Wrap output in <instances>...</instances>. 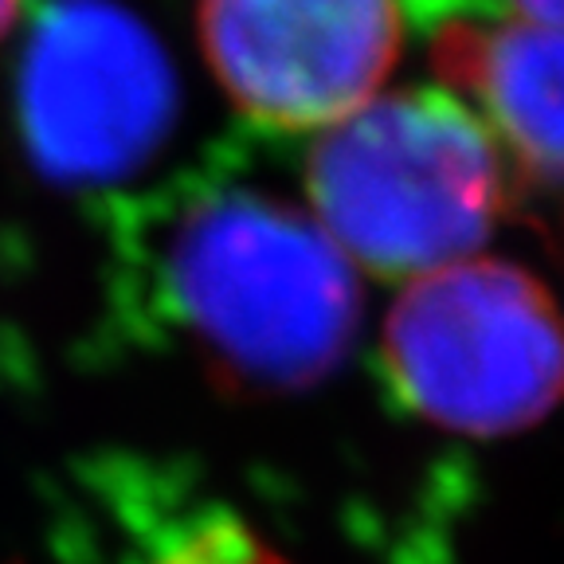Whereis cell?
I'll return each instance as SVG.
<instances>
[{"label":"cell","mask_w":564,"mask_h":564,"mask_svg":"<svg viewBox=\"0 0 564 564\" xmlns=\"http://www.w3.org/2000/svg\"><path fill=\"white\" fill-rule=\"evenodd\" d=\"M196 44L247 122L322 133L388 90L404 12L397 0H196Z\"/></svg>","instance_id":"4"},{"label":"cell","mask_w":564,"mask_h":564,"mask_svg":"<svg viewBox=\"0 0 564 564\" xmlns=\"http://www.w3.org/2000/svg\"><path fill=\"white\" fill-rule=\"evenodd\" d=\"M513 161L455 90H380L314 133L310 220L357 274L408 282L494 239Z\"/></svg>","instance_id":"1"},{"label":"cell","mask_w":564,"mask_h":564,"mask_svg":"<svg viewBox=\"0 0 564 564\" xmlns=\"http://www.w3.org/2000/svg\"><path fill=\"white\" fill-rule=\"evenodd\" d=\"M447 90L490 126L521 169L564 176V32L525 17L451 24L435 40Z\"/></svg>","instance_id":"5"},{"label":"cell","mask_w":564,"mask_h":564,"mask_svg":"<svg viewBox=\"0 0 564 564\" xmlns=\"http://www.w3.org/2000/svg\"><path fill=\"white\" fill-rule=\"evenodd\" d=\"M173 291L216 369L271 392L334 372L361 317L357 271L310 212L243 193L185 220Z\"/></svg>","instance_id":"2"},{"label":"cell","mask_w":564,"mask_h":564,"mask_svg":"<svg viewBox=\"0 0 564 564\" xmlns=\"http://www.w3.org/2000/svg\"><path fill=\"white\" fill-rule=\"evenodd\" d=\"M158 564H291L282 553H274L259 533L236 518H212L188 538H181L173 549L158 556Z\"/></svg>","instance_id":"7"},{"label":"cell","mask_w":564,"mask_h":564,"mask_svg":"<svg viewBox=\"0 0 564 564\" xmlns=\"http://www.w3.org/2000/svg\"><path fill=\"white\" fill-rule=\"evenodd\" d=\"M20 9H24V0H0V35H4L12 24H17Z\"/></svg>","instance_id":"9"},{"label":"cell","mask_w":564,"mask_h":564,"mask_svg":"<svg viewBox=\"0 0 564 564\" xmlns=\"http://www.w3.org/2000/svg\"><path fill=\"white\" fill-rule=\"evenodd\" d=\"M513 12L564 32V0H513Z\"/></svg>","instance_id":"8"},{"label":"cell","mask_w":564,"mask_h":564,"mask_svg":"<svg viewBox=\"0 0 564 564\" xmlns=\"http://www.w3.org/2000/svg\"><path fill=\"white\" fill-rule=\"evenodd\" d=\"M397 397L467 440H502L564 400V310L513 259L478 256L400 282L380 326Z\"/></svg>","instance_id":"3"},{"label":"cell","mask_w":564,"mask_h":564,"mask_svg":"<svg viewBox=\"0 0 564 564\" xmlns=\"http://www.w3.org/2000/svg\"><path fill=\"white\" fill-rule=\"evenodd\" d=\"M47 126L79 165H122L158 133L165 75L150 44L90 12L47 59Z\"/></svg>","instance_id":"6"}]
</instances>
